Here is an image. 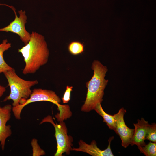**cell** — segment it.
I'll return each instance as SVG.
<instances>
[{"label": "cell", "mask_w": 156, "mask_h": 156, "mask_svg": "<svg viewBox=\"0 0 156 156\" xmlns=\"http://www.w3.org/2000/svg\"><path fill=\"white\" fill-rule=\"evenodd\" d=\"M91 68L93 70V75L91 79L86 83L87 89L86 96L81 108V110L85 112L94 110L98 104L101 103L104 90L108 82L105 78L108 71L107 67L99 61L94 60Z\"/></svg>", "instance_id": "cell-2"}, {"label": "cell", "mask_w": 156, "mask_h": 156, "mask_svg": "<svg viewBox=\"0 0 156 156\" xmlns=\"http://www.w3.org/2000/svg\"><path fill=\"white\" fill-rule=\"evenodd\" d=\"M114 138L113 136L109 138L108 140V147L104 150H101L97 147L96 142L95 140H92L90 144H88L80 140L78 142L79 147L73 148L72 151L86 153L92 156H113L114 155L112 151L110 145Z\"/></svg>", "instance_id": "cell-9"}, {"label": "cell", "mask_w": 156, "mask_h": 156, "mask_svg": "<svg viewBox=\"0 0 156 156\" xmlns=\"http://www.w3.org/2000/svg\"><path fill=\"white\" fill-rule=\"evenodd\" d=\"M51 124L55 129V136L57 143V149L55 156H62L65 153L69 155L72 151L73 141V137L68 135V130L65 123L64 121L59 122L58 124L55 123L52 117L48 115L43 119L40 124L44 122Z\"/></svg>", "instance_id": "cell-5"}, {"label": "cell", "mask_w": 156, "mask_h": 156, "mask_svg": "<svg viewBox=\"0 0 156 156\" xmlns=\"http://www.w3.org/2000/svg\"><path fill=\"white\" fill-rule=\"evenodd\" d=\"M12 109L10 104L0 107V145L2 150L4 149L7 138L10 136L12 133L11 126L6 125L11 118Z\"/></svg>", "instance_id": "cell-8"}, {"label": "cell", "mask_w": 156, "mask_h": 156, "mask_svg": "<svg viewBox=\"0 0 156 156\" xmlns=\"http://www.w3.org/2000/svg\"><path fill=\"white\" fill-rule=\"evenodd\" d=\"M141 153L146 156H156V143L150 142L147 144L143 146H138Z\"/></svg>", "instance_id": "cell-14"}, {"label": "cell", "mask_w": 156, "mask_h": 156, "mask_svg": "<svg viewBox=\"0 0 156 156\" xmlns=\"http://www.w3.org/2000/svg\"><path fill=\"white\" fill-rule=\"evenodd\" d=\"M103 118V121L106 123L111 130L115 129V120L113 115L108 114L103 109L101 103L98 104L94 109Z\"/></svg>", "instance_id": "cell-12"}, {"label": "cell", "mask_w": 156, "mask_h": 156, "mask_svg": "<svg viewBox=\"0 0 156 156\" xmlns=\"http://www.w3.org/2000/svg\"><path fill=\"white\" fill-rule=\"evenodd\" d=\"M6 90V89L5 87L0 85V97H1L3 95Z\"/></svg>", "instance_id": "cell-18"}, {"label": "cell", "mask_w": 156, "mask_h": 156, "mask_svg": "<svg viewBox=\"0 0 156 156\" xmlns=\"http://www.w3.org/2000/svg\"><path fill=\"white\" fill-rule=\"evenodd\" d=\"M9 7L14 11L15 15L14 20L11 22L8 26L0 29V31L11 32L17 34L20 39L24 44H27L29 42L31 37V34L27 31L25 28V25L27 22V17L25 11L21 10L18 11L19 14L18 17L15 8L12 6L6 4H0Z\"/></svg>", "instance_id": "cell-6"}, {"label": "cell", "mask_w": 156, "mask_h": 156, "mask_svg": "<svg viewBox=\"0 0 156 156\" xmlns=\"http://www.w3.org/2000/svg\"><path fill=\"white\" fill-rule=\"evenodd\" d=\"M3 73L7 79L10 92L3 101L12 100L13 107L24 103L29 97L32 92L31 87L38 83L37 80L28 81L22 79L16 74L13 68Z\"/></svg>", "instance_id": "cell-3"}, {"label": "cell", "mask_w": 156, "mask_h": 156, "mask_svg": "<svg viewBox=\"0 0 156 156\" xmlns=\"http://www.w3.org/2000/svg\"><path fill=\"white\" fill-rule=\"evenodd\" d=\"M73 88V87L72 86H69L68 85L67 86L63 96L62 98V99L63 103H68L70 100V93L72 91Z\"/></svg>", "instance_id": "cell-17"}, {"label": "cell", "mask_w": 156, "mask_h": 156, "mask_svg": "<svg viewBox=\"0 0 156 156\" xmlns=\"http://www.w3.org/2000/svg\"><path fill=\"white\" fill-rule=\"evenodd\" d=\"M68 50L69 53L74 55L82 54L84 51L83 43L78 41H73L68 46Z\"/></svg>", "instance_id": "cell-13"}, {"label": "cell", "mask_w": 156, "mask_h": 156, "mask_svg": "<svg viewBox=\"0 0 156 156\" xmlns=\"http://www.w3.org/2000/svg\"><path fill=\"white\" fill-rule=\"evenodd\" d=\"M40 101H49L56 105L59 111V113L61 115L66 113L69 108L68 105L60 104L61 100L54 91L41 88H35L32 90L29 97L24 103L13 107L12 110L15 117L17 119H20L21 112L24 107L31 103Z\"/></svg>", "instance_id": "cell-4"}, {"label": "cell", "mask_w": 156, "mask_h": 156, "mask_svg": "<svg viewBox=\"0 0 156 156\" xmlns=\"http://www.w3.org/2000/svg\"><path fill=\"white\" fill-rule=\"evenodd\" d=\"M11 47V44L8 42L7 39L3 40L0 44V74L9 71L12 68L5 61L3 56L4 52Z\"/></svg>", "instance_id": "cell-11"}, {"label": "cell", "mask_w": 156, "mask_h": 156, "mask_svg": "<svg viewBox=\"0 0 156 156\" xmlns=\"http://www.w3.org/2000/svg\"><path fill=\"white\" fill-rule=\"evenodd\" d=\"M126 112V109L122 107L113 115L115 120L114 132L119 136L122 141V146L125 148L130 144L134 131V129L129 128L125 124L124 117Z\"/></svg>", "instance_id": "cell-7"}, {"label": "cell", "mask_w": 156, "mask_h": 156, "mask_svg": "<svg viewBox=\"0 0 156 156\" xmlns=\"http://www.w3.org/2000/svg\"><path fill=\"white\" fill-rule=\"evenodd\" d=\"M24 58L25 66L23 74H34L48 62L49 52L44 37L32 31L28 42L18 49Z\"/></svg>", "instance_id": "cell-1"}, {"label": "cell", "mask_w": 156, "mask_h": 156, "mask_svg": "<svg viewBox=\"0 0 156 156\" xmlns=\"http://www.w3.org/2000/svg\"><path fill=\"white\" fill-rule=\"evenodd\" d=\"M136 123H134L135 128L131 140L130 145H136L138 147L143 146L146 143L144 142L147 128L149 124L143 118L138 119Z\"/></svg>", "instance_id": "cell-10"}, {"label": "cell", "mask_w": 156, "mask_h": 156, "mask_svg": "<svg viewBox=\"0 0 156 156\" xmlns=\"http://www.w3.org/2000/svg\"><path fill=\"white\" fill-rule=\"evenodd\" d=\"M145 140L150 142H156V124L155 123L149 124L147 129Z\"/></svg>", "instance_id": "cell-15"}, {"label": "cell", "mask_w": 156, "mask_h": 156, "mask_svg": "<svg viewBox=\"0 0 156 156\" xmlns=\"http://www.w3.org/2000/svg\"><path fill=\"white\" fill-rule=\"evenodd\" d=\"M31 144L32 147L33 156H40L45 154V152L42 149L38 143L36 139L33 138L31 142Z\"/></svg>", "instance_id": "cell-16"}]
</instances>
